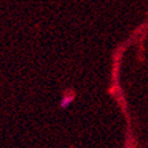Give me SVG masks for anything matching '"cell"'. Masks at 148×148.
I'll return each instance as SVG.
<instances>
[{"label":"cell","mask_w":148,"mask_h":148,"mask_svg":"<svg viewBox=\"0 0 148 148\" xmlns=\"http://www.w3.org/2000/svg\"><path fill=\"white\" fill-rule=\"evenodd\" d=\"M72 101H73V95H72V94H70V95L68 94V95H65V97L62 98V100H60V106H62L63 108H66Z\"/></svg>","instance_id":"1"}]
</instances>
